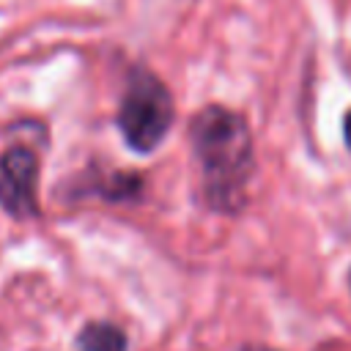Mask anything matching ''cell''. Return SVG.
I'll return each instance as SVG.
<instances>
[{
	"instance_id": "cell-3",
	"label": "cell",
	"mask_w": 351,
	"mask_h": 351,
	"mask_svg": "<svg viewBox=\"0 0 351 351\" xmlns=\"http://www.w3.org/2000/svg\"><path fill=\"white\" fill-rule=\"evenodd\" d=\"M0 206L27 219L38 214V154L27 145H14L0 159Z\"/></svg>"
},
{
	"instance_id": "cell-1",
	"label": "cell",
	"mask_w": 351,
	"mask_h": 351,
	"mask_svg": "<svg viewBox=\"0 0 351 351\" xmlns=\"http://www.w3.org/2000/svg\"><path fill=\"white\" fill-rule=\"evenodd\" d=\"M189 137L203 170L208 203L219 211H233L244 200V186L255 167L247 121L228 107L211 104L192 118Z\"/></svg>"
},
{
	"instance_id": "cell-5",
	"label": "cell",
	"mask_w": 351,
	"mask_h": 351,
	"mask_svg": "<svg viewBox=\"0 0 351 351\" xmlns=\"http://www.w3.org/2000/svg\"><path fill=\"white\" fill-rule=\"evenodd\" d=\"M343 129H346V143H348V148H351V110H348V115H346V121H343Z\"/></svg>"
},
{
	"instance_id": "cell-2",
	"label": "cell",
	"mask_w": 351,
	"mask_h": 351,
	"mask_svg": "<svg viewBox=\"0 0 351 351\" xmlns=\"http://www.w3.org/2000/svg\"><path fill=\"white\" fill-rule=\"evenodd\" d=\"M176 118V104L167 85L151 71H134L126 85L118 110V126L129 148L148 154L170 132Z\"/></svg>"
},
{
	"instance_id": "cell-4",
	"label": "cell",
	"mask_w": 351,
	"mask_h": 351,
	"mask_svg": "<svg viewBox=\"0 0 351 351\" xmlns=\"http://www.w3.org/2000/svg\"><path fill=\"white\" fill-rule=\"evenodd\" d=\"M82 351H126V335L112 324H88L77 337Z\"/></svg>"
}]
</instances>
